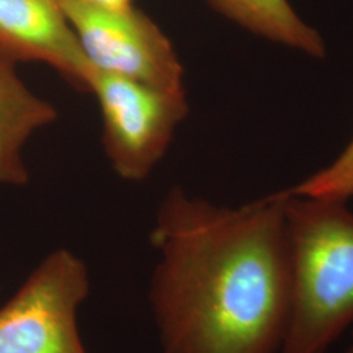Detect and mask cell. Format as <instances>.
<instances>
[{
    "instance_id": "cell-8",
    "label": "cell",
    "mask_w": 353,
    "mask_h": 353,
    "mask_svg": "<svg viewBox=\"0 0 353 353\" xmlns=\"http://www.w3.org/2000/svg\"><path fill=\"white\" fill-rule=\"evenodd\" d=\"M216 12L259 37L267 38L313 58H323L326 45L288 0H208Z\"/></svg>"
},
{
    "instance_id": "cell-3",
    "label": "cell",
    "mask_w": 353,
    "mask_h": 353,
    "mask_svg": "<svg viewBox=\"0 0 353 353\" xmlns=\"http://www.w3.org/2000/svg\"><path fill=\"white\" fill-rule=\"evenodd\" d=\"M90 288L79 255L64 248L49 252L0 307V353H88L79 313Z\"/></svg>"
},
{
    "instance_id": "cell-11",
    "label": "cell",
    "mask_w": 353,
    "mask_h": 353,
    "mask_svg": "<svg viewBox=\"0 0 353 353\" xmlns=\"http://www.w3.org/2000/svg\"><path fill=\"white\" fill-rule=\"evenodd\" d=\"M345 353H353V335H352V341H351V344H350V347L347 348V352Z\"/></svg>"
},
{
    "instance_id": "cell-9",
    "label": "cell",
    "mask_w": 353,
    "mask_h": 353,
    "mask_svg": "<svg viewBox=\"0 0 353 353\" xmlns=\"http://www.w3.org/2000/svg\"><path fill=\"white\" fill-rule=\"evenodd\" d=\"M292 195L344 201L353 196V140L341 156L314 176L287 190Z\"/></svg>"
},
{
    "instance_id": "cell-7",
    "label": "cell",
    "mask_w": 353,
    "mask_h": 353,
    "mask_svg": "<svg viewBox=\"0 0 353 353\" xmlns=\"http://www.w3.org/2000/svg\"><path fill=\"white\" fill-rule=\"evenodd\" d=\"M14 64L0 51V186L28 185L26 141L58 118L55 106L26 87Z\"/></svg>"
},
{
    "instance_id": "cell-2",
    "label": "cell",
    "mask_w": 353,
    "mask_h": 353,
    "mask_svg": "<svg viewBox=\"0 0 353 353\" xmlns=\"http://www.w3.org/2000/svg\"><path fill=\"white\" fill-rule=\"evenodd\" d=\"M287 225L292 303L279 353H326L353 326V214L344 201L288 192Z\"/></svg>"
},
{
    "instance_id": "cell-5",
    "label": "cell",
    "mask_w": 353,
    "mask_h": 353,
    "mask_svg": "<svg viewBox=\"0 0 353 353\" xmlns=\"http://www.w3.org/2000/svg\"><path fill=\"white\" fill-rule=\"evenodd\" d=\"M89 65L156 88L185 90L183 65L170 39L135 6L106 8L61 0Z\"/></svg>"
},
{
    "instance_id": "cell-4",
    "label": "cell",
    "mask_w": 353,
    "mask_h": 353,
    "mask_svg": "<svg viewBox=\"0 0 353 353\" xmlns=\"http://www.w3.org/2000/svg\"><path fill=\"white\" fill-rule=\"evenodd\" d=\"M88 92L101 110L102 143L125 181L151 176L189 112L186 90L156 88L92 68Z\"/></svg>"
},
{
    "instance_id": "cell-6",
    "label": "cell",
    "mask_w": 353,
    "mask_h": 353,
    "mask_svg": "<svg viewBox=\"0 0 353 353\" xmlns=\"http://www.w3.org/2000/svg\"><path fill=\"white\" fill-rule=\"evenodd\" d=\"M0 51L14 62L48 64L88 92L92 67L61 0H0Z\"/></svg>"
},
{
    "instance_id": "cell-1",
    "label": "cell",
    "mask_w": 353,
    "mask_h": 353,
    "mask_svg": "<svg viewBox=\"0 0 353 353\" xmlns=\"http://www.w3.org/2000/svg\"><path fill=\"white\" fill-rule=\"evenodd\" d=\"M288 192L225 207L173 188L150 241L163 353H279L290 325Z\"/></svg>"
},
{
    "instance_id": "cell-10",
    "label": "cell",
    "mask_w": 353,
    "mask_h": 353,
    "mask_svg": "<svg viewBox=\"0 0 353 353\" xmlns=\"http://www.w3.org/2000/svg\"><path fill=\"white\" fill-rule=\"evenodd\" d=\"M89 3L106 7V8H127L135 6V0H87Z\"/></svg>"
}]
</instances>
